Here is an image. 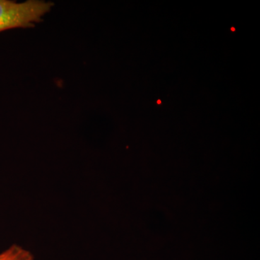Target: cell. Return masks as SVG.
Masks as SVG:
<instances>
[{
	"mask_svg": "<svg viewBox=\"0 0 260 260\" xmlns=\"http://www.w3.org/2000/svg\"><path fill=\"white\" fill-rule=\"evenodd\" d=\"M53 3L42 0L17 3L0 0V32L34 26L52 8Z\"/></svg>",
	"mask_w": 260,
	"mask_h": 260,
	"instance_id": "1",
	"label": "cell"
},
{
	"mask_svg": "<svg viewBox=\"0 0 260 260\" xmlns=\"http://www.w3.org/2000/svg\"><path fill=\"white\" fill-rule=\"evenodd\" d=\"M0 260H35L30 251L22 246L13 244L0 253Z\"/></svg>",
	"mask_w": 260,
	"mask_h": 260,
	"instance_id": "2",
	"label": "cell"
}]
</instances>
